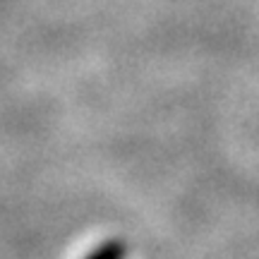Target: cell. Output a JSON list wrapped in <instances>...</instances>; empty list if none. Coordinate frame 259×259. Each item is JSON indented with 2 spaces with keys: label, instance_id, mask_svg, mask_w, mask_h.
Wrapping results in <instances>:
<instances>
[{
  "label": "cell",
  "instance_id": "1",
  "mask_svg": "<svg viewBox=\"0 0 259 259\" xmlns=\"http://www.w3.org/2000/svg\"><path fill=\"white\" fill-rule=\"evenodd\" d=\"M127 254H130V245L125 238H106L84 259H127Z\"/></svg>",
  "mask_w": 259,
  "mask_h": 259
}]
</instances>
